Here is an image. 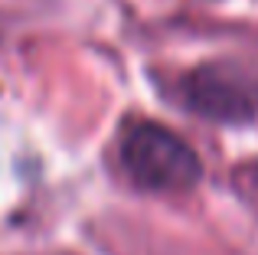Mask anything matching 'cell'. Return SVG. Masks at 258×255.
Wrapping results in <instances>:
<instances>
[{
    "instance_id": "6da1fadb",
    "label": "cell",
    "mask_w": 258,
    "mask_h": 255,
    "mask_svg": "<svg viewBox=\"0 0 258 255\" xmlns=\"http://www.w3.org/2000/svg\"><path fill=\"white\" fill-rule=\"evenodd\" d=\"M121 164L127 177L151 193H180L200 180L203 167L196 151L170 128L138 121L121 138Z\"/></svg>"
},
{
    "instance_id": "7a4b0ae2",
    "label": "cell",
    "mask_w": 258,
    "mask_h": 255,
    "mask_svg": "<svg viewBox=\"0 0 258 255\" xmlns=\"http://www.w3.org/2000/svg\"><path fill=\"white\" fill-rule=\"evenodd\" d=\"M183 98L213 121H248L258 115V79L235 66H200L183 79Z\"/></svg>"
}]
</instances>
